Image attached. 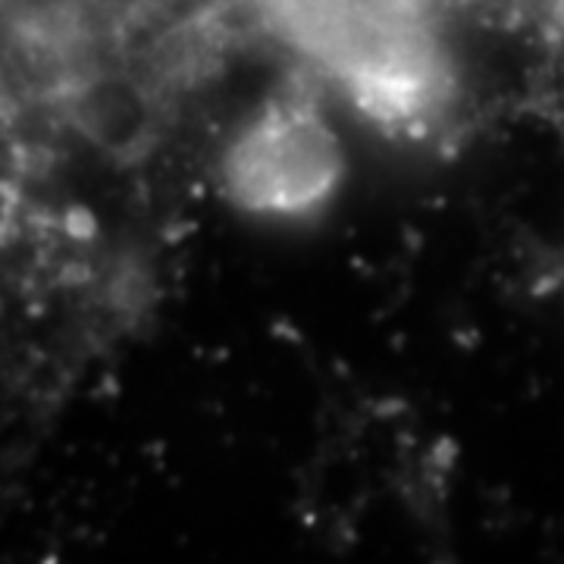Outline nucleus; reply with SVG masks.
<instances>
[{"instance_id": "nucleus-1", "label": "nucleus", "mask_w": 564, "mask_h": 564, "mask_svg": "<svg viewBox=\"0 0 564 564\" xmlns=\"http://www.w3.org/2000/svg\"><path fill=\"white\" fill-rule=\"evenodd\" d=\"M343 173L339 141L304 107H276L251 122L223 161V182L248 210L299 214L326 202Z\"/></svg>"}, {"instance_id": "nucleus-2", "label": "nucleus", "mask_w": 564, "mask_h": 564, "mask_svg": "<svg viewBox=\"0 0 564 564\" xmlns=\"http://www.w3.org/2000/svg\"><path fill=\"white\" fill-rule=\"evenodd\" d=\"M73 117L107 151L135 148L148 129V104L129 79H88L73 98Z\"/></svg>"}, {"instance_id": "nucleus-3", "label": "nucleus", "mask_w": 564, "mask_h": 564, "mask_svg": "<svg viewBox=\"0 0 564 564\" xmlns=\"http://www.w3.org/2000/svg\"><path fill=\"white\" fill-rule=\"evenodd\" d=\"M7 22L32 41H61L79 17L76 0H3Z\"/></svg>"}, {"instance_id": "nucleus-4", "label": "nucleus", "mask_w": 564, "mask_h": 564, "mask_svg": "<svg viewBox=\"0 0 564 564\" xmlns=\"http://www.w3.org/2000/svg\"><path fill=\"white\" fill-rule=\"evenodd\" d=\"M76 3L85 10V7H113V3H120V0H76Z\"/></svg>"}]
</instances>
